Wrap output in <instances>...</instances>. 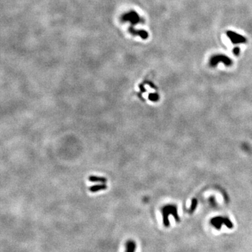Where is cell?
I'll use <instances>...</instances> for the list:
<instances>
[{
    "instance_id": "5",
    "label": "cell",
    "mask_w": 252,
    "mask_h": 252,
    "mask_svg": "<svg viewBox=\"0 0 252 252\" xmlns=\"http://www.w3.org/2000/svg\"><path fill=\"white\" fill-rule=\"evenodd\" d=\"M89 180L90 181H95V182H98V181H100V182L102 183H104L106 181V179L104 178H101V177H90L89 178Z\"/></svg>"
},
{
    "instance_id": "2",
    "label": "cell",
    "mask_w": 252,
    "mask_h": 252,
    "mask_svg": "<svg viewBox=\"0 0 252 252\" xmlns=\"http://www.w3.org/2000/svg\"><path fill=\"white\" fill-rule=\"evenodd\" d=\"M210 223H211V224L212 225V226L215 227L217 230H219L223 224H224L225 226H226L228 228H232L233 227L232 222H231L228 218L221 217V216L212 218Z\"/></svg>"
},
{
    "instance_id": "3",
    "label": "cell",
    "mask_w": 252,
    "mask_h": 252,
    "mask_svg": "<svg viewBox=\"0 0 252 252\" xmlns=\"http://www.w3.org/2000/svg\"><path fill=\"white\" fill-rule=\"evenodd\" d=\"M136 244L133 240H129L126 243V251L125 252H135Z\"/></svg>"
},
{
    "instance_id": "1",
    "label": "cell",
    "mask_w": 252,
    "mask_h": 252,
    "mask_svg": "<svg viewBox=\"0 0 252 252\" xmlns=\"http://www.w3.org/2000/svg\"><path fill=\"white\" fill-rule=\"evenodd\" d=\"M162 214L163 216V223H164V225L166 227L169 226V220H168V216L170 214H172L174 216L175 219H176L177 221H179V216L177 215V207L176 206L173 205H167L164 207L162 209Z\"/></svg>"
},
{
    "instance_id": "4",
    "label": "cell",
    "mask_w": 252,
    "mask_h": 252,
    "mask_svg": "<svg viewBox=\"0 0 252 252\" xmlns=\"http://www.w3.org/2000/svg\"><path fill=\"white\" fill-rule=\"evenodd\" d=\"M107 186L105 185H99V186H92L90 189V191L91 192H98L100 190H104L106 189Z\"/></svg>"
}]
</instances>
